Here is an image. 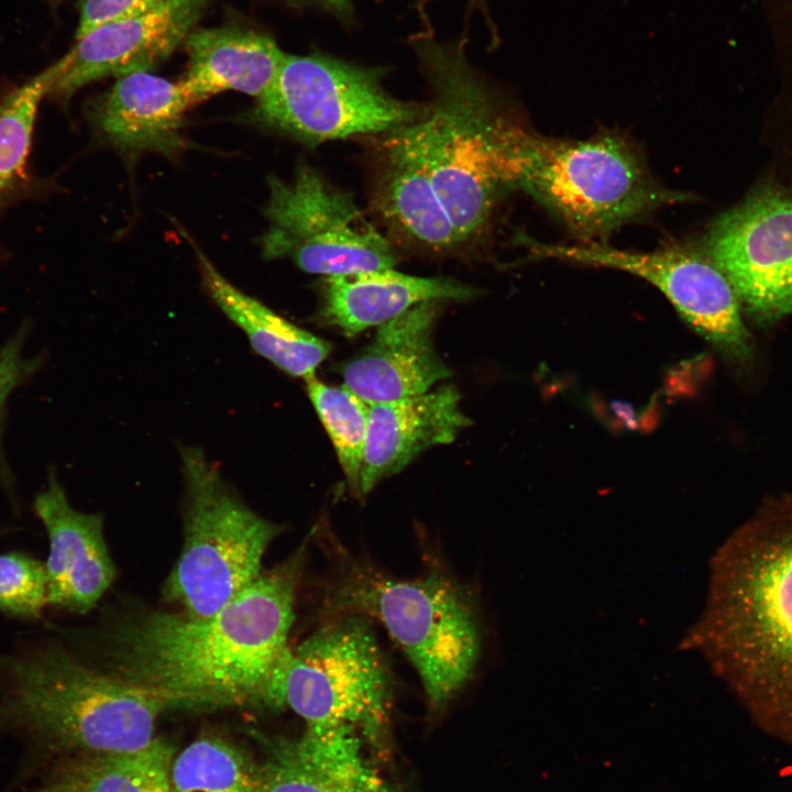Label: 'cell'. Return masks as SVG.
<instances>
[{
    "label": "cell",
    "mask_w": 792,
    "mask_h": 792,
    "mask_svg": "<svg viewBox=\"0 0 792 792\" xmlns=\"http://www.w3.org/2000/svg\"><path fill=\"white\" fill-rule=\"evenodd\" d=\"M300 564L298 552L209 616L154 610L122 622L103 639L105 671L173 708L284 707Z\"/></svg>",
    "instance_id": "cell-1"
},
{
    "label": "cell",
    "mask_w": 792,
    "mask_h": 792,
    "mask_svg": "<svg viewBox=\"0 0 792 792\" xmlns=\"http://www.w3.org/2000/svg\"><path fill=\"white\" fill-rule=\"evenodd\" d=\"M680 649L702 654L759 726L792 741V509L757 516L716 550Z\"/></svg>",
    "instance_id": "cell-2"
},
{
    "label": "cell",
    "mask_w": 792,
    "mask_h": 792,
    "mask_svg": "<svg viewBox=\"0 0 792 792\" xmlns=\"http://www.w3.org/2000/svg\"><path fill=\"white\" fill-rule=\"evenodd\" d=\"M413 45L432 99L422 118L396 132L427 169L462 244L482 232L502 195L517 189L525 130L499 116L460 43L419 35Z\"/></svg>",
    "instance_id": "cell-3"
},
{
    "label": "cell",
    "mask_w": 792,
    "mask_h": 792,
    "mask_svg": "<svg viewBox=\"0 0 792 792\" xmlns=\"http://www.w3.org/2000/svg\"><path fill=\"white\" fill-rule=\"evenodd\" d=\"M173 708L163 697L94 667L59 638L37 636L0 650V729L68 754L147 747Z\"/></svg>",
    "instance_id": "cell-4"
},
{
    "label": "cell",
    "mask_w": 792,
    "mask_h": 792,
    "mask_svg": "<svg viewBox=\"0 0 792 792\" xmlns=\"http://www.w3.org/2000/svg\"><path fill=\"white\" fill-rule=\"evenodd\" d=\"M331 604L385 627L417 671L432 708L444 706L479 666L483 636L477 613L440 574L395 580L352 562Z\"/></svg>",
    "instance_id": "cell-5"
},
{
    "label": "cell",
    "mask_w": 792,
    "mask_h": 792,
    "mask_svg": "<svg viewBox=\"0 0 792 792\" xmlns=\"http://www.w3.org/2000/svg\"><path fill=\"white\" fill-rule=\"evenodd\" d=\"M517 189L583 238L603 237L688 197L662 187L638 151L612 133L575 141L525 131Z\"/></svg>",
    "instance_id": "cell-6"
},
{
    "label": "cell",
    "mask_w": 792,
    "mask_h": 792,
    "mask_svg": "<svg viewBox=\"0 0 792 792\" xmlns=\"http://www.w3.org/2000/svg\"><path fill=\"white\" fill-rule=\"evenodd\" d=\"M185 481L184 544L166 597L190 616L219 610L262 573L280 527L255 514L197 447L179 449Z\"/></svg>",
    "instance_id": "cell-7"
},
{
    "label": "cell",
    "mask_w": 792,
    "mask_h": 792,
    "mask_svg": "<svg viewBox=\"0 0 792 792\" xmlns=\"http://www.w3.org/2000/svg\"><path fill=\"white\" fill-rule=\"evenodd\" d=\"M384 70L321 52L286 54L251 117L307 145L356 135L388 134L427 112V106L393 97Z\"/></svg>",
    "instance_id": "cell-8"
},
{
    "label": "cell",
    "mask_w": 792,
    "mask_h": 792,
    "mask_svg": "<svg viewBox=\"0 0 792 792\" xmlns=\"http://www.w3.org/2000/svg\"><path fill=\"white\" fill-rule=\"evenodd\" d=\"M267 184V230L260 240L265 257H288L301 271L324 277L394 268L388 240L350 193L316 168L299 164L290 180L271 176Z\"/></svg>",
    "instance_id": "cell-9"
},
{
    "label": "cell",
    "mask_w": 792,
    "mask_h": 792,
    "mask_svg": "<svg viewBox=\"0 0 792 792\" xmlns=\"http://www.w3.org/2000/svg\"><path fill=\"white\" fill-rule=\"evenodd\" d=\"M391 695V670L365 616L345 613L292 651L284 701L307 726L349 725L377 736Z\"/></svg>",
    "instance_id": "cell-10"
},
{
    "label": "cell",
    "mask_w": 792,
    "mask_h": 792,
    "mask_svg": "<svg viewBox=\"0 0 792 792\" xmlns=\"http://www.w3.org/2000/svg\"><path fill=\"white\" fill-rule=\"evenodd\" d=\"M537 258L603 266L631 273L654 285L701 336L734 354L746 353L748 332L738 298L722 271L703 251L667 246L651 252L614 249L596 242L551 244L526 239Z\"/></svg>",
    "instance_id": "cell-11"
},
{
    "label": "cell",
    "mask_w": 792,
    "mask_h": 792,
    "mask_svg": "<svg viewBox=\"0 0 792 792\" xmlns=\"http://www.w3.org/2000/svg\"><path fill=\"white\" fill-rule=\"evenodd\" d=\"M704 252L737 298L763 315L792 311V198L763 190L724 213Z\"/></svg>",
    "instance_id": "cell-12"
},
{
    "label": "cell",
    "mask_w": 792,
    "mask_h": 792,
    "mask_svg": "<svg viewBox=\"0 0 792 792\" xmlns=\"http://www.w3.org/2000/svg\"><path fill=\"white\" fill-rule=\"evenodd\" d=\"M209 4L210 0H167L143 14L92 29L56 62L50 95L65 99L92 81L150 70L184 43Z\"/></svg>",
    "instance_id": "cell-13"
},
{
    "label": "cell",
    "mask_w": 792,
    "mask_h": 792,
    "mask_svg": "<svg viewBox=\"0 0 792 792\" xmlns=\"http://www.w3.org/2000/svg\"><path fill=\"white\" fill-rule=\"evenodd\" d=\"M33 508L48 539L44 561L48 606L88 613L116 575L103 537L102 515L74 508L53 466L48 468L46 486L35 495Z\"/></svg>",
    "instance_id": "cell-14"
},
{
    "label": "cell",
    "mask_w": 792,
    "mask_h": 792,
    "mask_svg": "<svg viewBox=\"0 0 792 792\" xmlns=\"http://www.w3.org/2000/svg\"><path fill=\"white\" fill-rule=\"evenodd\" d=\"M440 302H421L378 326L372 342L340 367L344 385L376 404L424 394L451 376L431 338Z\"/></svg>",
    "instance_id": "cell-15"
},
{
    "label": "cell",
    "mask_w": 792,
    "mask_h": 792,
    "mask_svg": "<svg viewBox=\"0 0 792 792\" xmlns=\"http://www.w3.org/2000/svg\"><path fill=\"white\" fill-rule=\"evenodd\" d=\"M196 102L185 82L132 73L90 106V118L111 145L130 152H156L174 158L186 148L185 113Z\"/></svg>",
    "instance_id": "cell-16"
},
{
    "label": "cell",
    "mask_w": 792,
    "mask_h": 792,
    "mask_svg": "<svg viewBox=\"0 0 792 792\" xmlns=\"http://www.w3.org/2000/svg\"><path fill=\"white\" fill-rule=\"evenodd\" d=\"M460 400L458 388L447 384L417 396L370 404L361 495L402 471L426 449L451 443L471 426Z\"/></svg>",
    "instance_id": "cell-17"
},
{
    "label": "cell",
    "mask_w": 792,
    "mask_h": 792,
    "mask_svg": "<svg viewBox=\"0 0 792 792\" xmlns=\"http://www.w3.org/2000/svg\"><path fill=\"white\" fill-rule=\"evenodd\" d=\"M320 318L353 337L426 301L466 300L476 290L444 277H421L394 268L324 277Z\"/></svg>",
    "instance_id": "cell-18"
},
{
    "label": "cell",
    "mask_w": 792,
    "mask_h": 792,
    "mask_svg": "<svg viewBox=\"0 0 792 792\" xmlns=\"http://www.w3.org/2000/svg\"><path fill=\"white\" fill-rule=\"evenodd\" d=\"M183 44L188 64L182 80L196 105L228 90L260 98L286 55L270 35L240 25L193 30Z\"/></svg>",
    "instance_id": "cell-19"
},
{
    "label": "cell",
    "mask_w": 792,
    "mask_h": 792,
    "mask_svg": "<svg viewBox=\"0 0 792 792\" xmlns=\"http://www.w3.org/2000/svg\"><path fill=\"white\" fill-rule=\"evenodd\" d=\"M383 141L374 199L385 222L403 240L433 252L460 245L421 161L396 131Z\"/></svg>",
    "instance_id": "cell-20"
},
{
    "label": "cell",
    "mask_w": 792,
    "mask_h": 792,
    "mask_svg": "<svg viewBox=\"0 0 792 792\" xmlns=\"http://www.w3.org/2000/svg\"><path fill=\"white\" fill-rule=\"evenodd\" d=\"M193 246L205 292L246 334L252 349L285 373L304 380L314 376L330 345L295 326L256 298L231 284L183 231Z\"/></svg>",
    "instance_id": "cell-21"
},
{
    "label": "cell",
    "mask_w": 792,
    "mask_h": 792,
    "mask_svg": "<svg viewBox=\"0 0 792 792\" xmlns=\"http://www.w3.org/2000/svg\"><path fill=\"white\" fill-rule=\"evenodd\" d=\"M174 747L156 739L121 752H75L46 776L38 792H170Z\"/></svg>",
    "instance_id": "cell-22"
},
{
    "label": "cell",
    "mask_w": 792,
    "mask_h": 792,
    "mask_svg": "<svg viewBox=\"0 0 792 792\" xmlns=\"http://www.w3.org/2000/svg\"><path fill=\"white\" fill-rule=\"evenodd\" d=\"M170 792H257L258 763L234 743L200 737L175 754Z\"/></svg>",
    "instance_id": "cell-23"
},
{
    "label": "cell",
    "mask_w": 792,
    "mask_h": 792,
    "mask_svg": "<svg viewBox=\"0 0 792 792\" xmlns=\"http://www.w3.org/2000/svg\"><path fill=\"white\" fill-rule=\"evenodd\" d=\"M309 399L326 428L337 457L355 495L364 458L370 404L345 385L331 386L316 376L305 380Z\"/></svg>",
    "instance_id": "cell-24"
},
{
    "label": "cell",
    "mask_w": 792,
    "mask_h": 792,
    "mask_svg": "<svg viewBox=\"0 0 792 792\" xmlns=\"http://www.w3.org/2000/svg\"><path fill=\"white\" fill-rule=\"evenodd\" d=\"M56 76L54 63L0 98V202L24 175L37 110Z\"/></svg>",
    "instance_id": "cell-25"
},
{
    "label": "cell",
    "mask_w": 792,
    "mask_h": 792,
    "mask_svg": "<svg viewBox=\"0 0 792 792\" xmlns=\"http://www.w3.org/2000/svg\"><path fill=\"white\" fill-rule=\"evenodd\" d=\"M293 744L309 765L352 791L388 792L386 784L362 756L354 727L307 726L304 735Z\"/></svg>",
    "instance_id": "cell-26"
},
{
    "label": "cell",
    "mask_w": 792,
    "mask_h": 792,
    "mask_svg": "<svg viewBox=\"0 0 792 792\" xmlns=\"http://www.w3.org/2000/svg\"><path fill=\"white\" fill-rule=\"evenodd\" d=\"M46 607L44 562L21 550L0 552V613L36 623L44 620Z\"/></svg>",
    "instance_id": "cell-27"
},
{
    "label": "cell",
    "mask_w": 792,
    "mask_h": 792,
    "mask_svg": "<svg viewBox=\"0 0 792 792\" xmlns=\"http://www.w3.org/2000/svg\"><path fill=\"white\" fill-rule=\"evenodd\" d=\"M264 758L258 763L257 792H354L304 760L293 740L257 735Z\"/></svg>",
    "instance_id": "cell-28"
},
{
    "label": "cell",
    "mask_w": 792,
    "mask_h": 792,
    "mask_svg": "<svg viewBox=\"0 0 792 792\" xmlns=\"http://www.w3.org/2000/svg\"><path fill=\"white\" fill-rule=\"evenodd\" d=\"M31 326L25 322L0 346V487L12 512L20 514L21 503L16 491V480L7 460L3 447V433L7 404L15 388L30 380L45 363V353L26 356L23 352L30 336Z\"/></svg>",
    "instance_id": "cell-29"
},
{
    "label": "cell",
    "mask_w": 792,
    "mask_h": 792,
    "mask_svg": "<svg viewBox=\"0 0 792 792\" xmlns=\"http://www.w3.org/2000/svg\"><path fill=\"white\" fill-rule=\"evenodd\" d=\"M78 10L76 38L92 29L112 21L133 18L161 6L167 0H74Z\"/></svg>",
    "instance_id": "cell-30"
},
{
    "label": "cell",
    "mask_w": 792,
    "mask_h": 792,
    "mask_svg": "<svg viewBox=\"0 0 792 792\" xmlns=\"http://www.w3.org/2000/svg\"><path fill=\"white\" fill-rule=\"evenodd\" d=\"M294 8H317L339 19L342 23H351L354 16L352 0H284Z\"/></svg>",
    "instance_id": "cell-31"
}]
</instances>
